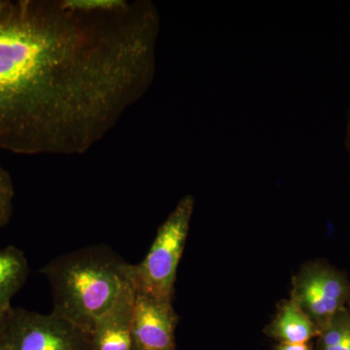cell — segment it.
Instances as JSON below:
<instances>
[{
	"label": "cell",
	"instance_id": "obj_1",
	"mask_svg": "<svg viewBox=\"0 0 350 350\" xmlns=\"http://www.w3.org/2000/svg\"><path fill=\"white\" fill-rule=\"evenodd\" d=\"M150 0L82 10L68 0H0V151L79 156L155 79Z\"/></svg>",
	"mask_w": 350,
	"mask_h": 350
},
{
	"label": "cell",
	"instance_id": "obj_2",
	"mask_svg": "<svg viewBox=\"0 0 350 350\" xmlns=\"http://www.w3.org/2000/svg\"><path fill=\"white\" fill-rule=\"evenodd\" d=\"M128 264L105 245L88 246L52 260L40 271L52 290V312L90 335L116 301Z\"/></svg>",
	"mask_w": 350,
	"mask_h": 350
},
{
	"label": "cell",
	"instance_id": "obj_3",
	"mask_svg": "<svg viewBox=\"0 0 350 350\" xmlns=\"http://www.w3.org/2000/svg\"><path fill=\"white\" fill-rule=\"evenodd\" d=\"M195 199L186 195L159 228L146 257L128 264L126 278L135 292L160 300L172 301L177 268L187 241Z\"/></svg>",
	"mask_w": 350,
	"mask_h": 350
},
{
	"label": "cell",
	"instance_id": "obj_4",
	"mask_svg": "<svg viewBox=\"0 0 350 350\" xmlns=\"http://www.w3.org/2000/svg\"><path fill=\"white\" fill-rule=\"evenodd\" d=\"M0 350H90V335L53 312L11 308Z\"/></svg>",
	"mask_w": 350,
	"mask_h": 350
},
{
	"label": "cell",
	"instance_id": "obj_5",
	"mask_svg": "<svg viewBox=\"0 0 350 350\" xmlns=\"http://www.w3.org/2000/svg\"><path fill=\"white\" fill-rule=\"evenodd\" d=\"M320 330L335 313L350 306V280L324 260L306 262L294 276L291 297Z\"/></svg>",
	"mask_w": 350,
	"mask_h": 350
},
{
	"label": "cell",
	"instance_id": "obj_6",
	"mask_svg": "<svg viewBox=\"0 0 350 350\" xmlns=\"http://www.w3.org/2000/svg\"><path fill=\"white\" fill-rule=\"evenodd\" d=\"M178 317L172 301L135 292L133 317L135 350H176L175 329Z\"/></svg>",
	"mask_w": 350,
	"mask_h": 350
},
{
	"label": "cell",
	"instance_id": "obj_7",
	"mask_svg": "<svg viewBox=\"0 0 350 350\" xmlns=\"http://www.w3.org/2000/svg\"><path fill=\"white\" fill-rule=\"evenodd\" d=\"M135 289L126 280L111 308L90 333V350H135L133 317Z\"/></svg>",
	"mask_w": 350,
	"mask_h": 350
},
{
	"label": "cell",
	"instance_id": "obj_8",
	"mask_svg": "<svg viewBox=\"0 0 350 350\" xmlns=\"http://www.w3.org/2000/svg\"><path fill=\"white\" fill-rule=\"evenodd\" d=\"M265 334L280 344H305L319 337V327L291 300L283 301Z\"/></svg>",
	"mask_w": 350,
	"mask_h": 350
},
{
	"label": "cell",
	"instance_id": "obj_9",
	"mask_svg": "<svg viewBox=\"0 0 350 350\" xmlns=\"http://www.w3.org/2000/svg\"><path fill=\"white\" fill-rule=\"evenodd\" d=\"M29 262L24 252L10 245L0 250V313L8 312L13 297L29 276Z\"/></svg>",
	"mask_w": 350,
	"mask_h": 350
},
{
	"label": "cell",
	"instance_id": "obj_10",
	"mask_svg": "<svg viewBox=\"0 0 350 350\" xmlns=\"http://www.w3.org/2000/svg\"><path fill=\"white\" fill-rule=\"evenodd\" d=\"M317 338V350H350V306L335 313Z\"/></svg>",
	"mask_w": 350,
	"mask_h": 350
},
{
	"label": "cell",
	"instance_id": "obj_11",
	"mask_svg": "<svg viewBox=\"0 0 350 350\" xmlns=\"http://www.w3.org/2000/svg\"><path fill=\"white\" fill-rule=\"evenodd\" d=\"M14 196L12 178L0 161V228L6 225L12 215Z\"/></svg>",
	"mask_w": 350,
	"mask_h": 350
},
{
	"label": "cell",
	"instance_id": "obj_12",
	"mask_svg": "<svg viewBox=\"0 0 350 350\" xmlns=\"http://www.w3.org/2000/svg\"><path fill=\"white\" fill-rule=\"evenodd\" d=\"M273 350H313L308 342L305 344H280Z\"/></svg>",
	"mask_w": 350,
	"mask_h": 350
},
{
	"label": "cell",
	"instance_id": "obj_13",
	"mask_svg": "<svg viewBox=\"0 0 350 350\" xmlns=\"http://www.w3.org/2000/svg\"><path fill=\"white\" fill-rule=\"evenodd\" d=\"M9 310L7 312L0 313V340H1L2 335H3L4 329H5L7 317H8Z\"/></svg>",
	"mask_w": 350,
	"mask_h": 350
},
{
	"label": "cell",
	"instance_id": "obj_14",
	"mask_svg": "<svg viewBox=\"0 0 350 350\" xmlns=\"http://www.w3.org/2000/svg\"><path fill=\"white\" fill-rule=\"evenodd\" d=\"M345 146L350 155V107L349 112V120H347V137H345Z\"/></svg>",
	"mask_w": 350,
	"mask_h": 350
}]
</instances>
